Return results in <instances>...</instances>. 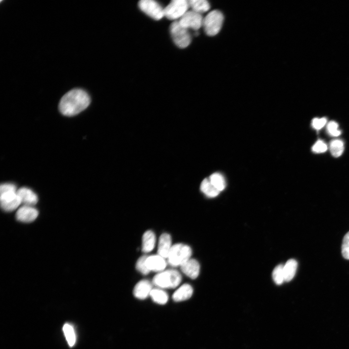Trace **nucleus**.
Instances as JSON below:
<instances>
[{
    "instance_id": "nucleus-1",
    "label": "nucleus",
    "mask_w": 349,
    "mask_h": 349,
    "mask_svg": "<svg viewBox=\"0 0 349 349\" xmlns=\"http://www.w3.org/2000/svg\"><path fill=\"white\" fill-rule=\"evenodd\" d=\"M89 95L80 89H72L61 99L59 104L60 111L64 115H75L86 109L90 103Z\"/></svg>"
},
{
    "instance_id": "nucleus-2",
    "label": "nucleus",
    "mask_w": 349,
    "mask_h": 349,
    "mask_svg": "<svg viewBox=\"0 0 349 349\" xmlns=\"http://www.w3.org/2000/svg\"><path fill=\"white\" fill-rule=\"evenodd\" d=\"M15 185L3 183L0 185V205L2 209L7 212L15 210L21 204Z\"/></svg>"
},
{
    "instance_id": "nucleus-3",
    "label": "nucleus",
    "mask_w": 349,
    "mask_h": 349,
    "mask_svg": "<svg viewBox=\"0 0 349 349\" xmlns=\"http://www.w3.org/2000/svg\"><path fill=\"white\" fill-rule=\"evenodd\" d=\"M180 273L174 270H168L159 272L153 279V283L162 288H171L177 286L181 281Z\"/></svg>"
},
{
    "instance_id": "nucleus-4",
    "label": "nucleus",
    "mask_w": 349,
    "mask_h": 349,
    "mask_svg": "<svg viewBox=\"0 0 349 349\" xmlns=\"http://www.w3.org/2000/svg\"><path fill=\"white\" fill-rule=\"evenodd\" d=\"M224 20L223 15L218 10L209 12L204 17L202 27L208 36H214L221 31Z\"/></svg>"
},
{
    "instance_id": "nucleus-5",
    "label": "nucleus",
    "mask_w": 349,
    "mask_h": 349,
    "mask_svg": "<svg viewBox=\"0 0 349 349\" xmlns=\"http://www.w3.org/2000/svg\"><path fill=\"white\" fill-rule=\"evenodd\" d=\"M192 251L190 246L182 243L172 246L167 258L169 264L174 267L181 266L190 259Z\"/></svg>"
},
{
    "instance_id": "nucleus-6",
    "label": "nucleus",
    "mask_w": 349,
    "mask_h": 349,
    "mask_svg": "<svg viewBox=\"0 0 349 349\" xmlns=\"http://www.w3.org/2000/svg\"><path fill=\"white\" fill-rule=\"evenodd\" d=\"M170 31L172 39L177 47L186 48L191 43V37L189 30L181 25L178 21L172 23Z\"/></svg>"
},
{
    "instance_id": "nucleus-7",
    "label": "nucleus",
    "mask_w": 349,
    "mask_h": 349,
    "mask_svg": "<svg viewBox=\"0 0 349 349\" xmlns=\"http://www.w3.org/2000/svg\"><path fill=\"white\" fill-rule=\"evenodd\" d=\"M189 7L188 0H173L164 8V16L170 20L180 19Z\"/></svg>"
},
{
    "instance_id": "nucleus-8",
    "label": "nucleus",
    "mask_w": 349,
    "mask_h": 349,
    "mask_svg": "<svg viewBox=\"0 0 349 349\" xmlns=\"http://www.w3.org/2000/svg\"><path fill=\"white\" fill-rule=\"evenodd\" d=\"M138 6L141 11L155 20H159L164 16V8L156 1L142 0L139 2Z\"/></svg>"
},
{
    "instance_id": "nucleus-9",
    "label": "nucleus",
    "mask_w": 349,
    "mask_h": 349,
    "mask_svg": "<svg viewBox=\"0 0 349 349\" xmlns=\"http://www.w3.org/2000/svg\"><path fill=\"white\" fill-rule=\"evenodd\" d=\"M203 19L201 14L191 10L188 11L178 21L183 27L196 31L202 27Z\"/></svg>"
},
{
    "instance_id": "nucleus-10",
    "label": "nucleus",
    "mask_w": 349,
    "mask_h": 349,
    "mask_svg": "<svg viewBox=\"0 0 349 349\" xmlns=\"http://www.w3.org/2000/svg\"><path fill=\"white\" fill-rule=\"evenodd\" d=\"M38 215V211L36 209L32 206L24 205L17 210L16 217L18 221L30 222L35 220Z\"/></svg>"
},
{
    "instance_id": "nucleus-11",
    "label": "nucleus",
    "mask_w": 349,
    "mask_h": 349,
    "mask_svg": "<svg viewBox=\"0 0 349 349\" xmlns=\"http://www.w3.org/2000/svg\"><path fill=\"white\" fill-rule=\"evenodd\" d=\"M165 258L159 254L147 256L146 264L149 271L161 272L166 266Z\"/></svg>"
},
{
    "instance_id": "nucleus-12",
    "label": "nucleus",
    "mask_w": 349,
    "mask_h": 349,
    "mask_svg": "<svg viewBox=\"0 0 349 349\" xmlns=\"http://www.w3.org/2000/svg\"><path fill=\"white\" fill-rule=\"evenodd\" d=\"M181 271L189 277L194 279L199 275L200 265L194 259H189L180 266Z\"/></svg>"
},
{
    "instance_id": "nucleus-13",
    "label": "nucleus",
    "mask_w": 349,
    "mask_h": 349,
    "mask_svg": "<svg viewBox=\"0 0 349 349\" xmlns=\"http://www.w3.org/2000/svg\"><path fill=\"white\" fill-rule=\"evenodd\" d=\"M152 289V284L149 281L142 280L134 286L133 295L139 299H144L150 296Z\"/></svg>"
},
{
    "instance_id": "nucleus-14",
    "label": "nucleus",
    "mask_w": 349,
    "mask_h": 349,
    "mask_svg": "<svg viewBox=\"0 0 349 349\" xmlns=\"http://www.w3.org/2000/svg\"><path fill=\"white\" fill-rule=\"evenodd\" d=\"M17 192L21 203L25 206H32L38 202L37 195L30 189L22 187L17 190Z\"/></svg>"
},
{
    "instance_id": "nucleus-15",
    "label": "nucleus",
    "mask_w": 349,
    "mask_h": 349,
    "mask_svg": "<svg viewBox=\"0 0 349 349\" xmlns=\"http://www.w3.org/2000/svg\"><path fill=\"white\" fill-rule=\"evenodd\" d=\"M172 246L170 235L167 233L162 234L159 239L158 254L167 258Z\"/></svg>"
},
{
    "instance_id": "nucleus-16",
    "label": "nucleus",
    "mask_w": 349,
    "mask_h": 349,
    "mask_svg": "<svg viewBox=\"0 0 349 349\" xmlns=\"http://www.w3.org/2000/svg\"><path fill=\"white\" fill-rule=\"evenodd\" d=\"M193 293L191 286L185 284L179 287L173 294L172 298L176 302L184 301L191 297Z\"/></svg>"
},
{
    "instance_id": "nucleus-17",
    "label": "nucleus",
    "mask_w": 349,
    "mask_h": 349,
    "mask_svg": "<svg viewBox=\"0 0 349 349\" xmlns=\"http://www.w3.org/2000/svg\"><path fill=\"white\" fill-rule=\"evenodd\" d=\"M156 243V237L151 230L144 232L142 237V250L144 253H148L152 251Z\"/></svg>"
},
{
    "instance_id": "nucleus-18",
    "label": "nucleus",
    "mask_w": 349,
    "mask_h": 349,
    "mask_svg": "<svg viewBox=\"0 0 349 349\" xmlns=\"http://www.w3.org/2000/svg\"><path fill=\"white\" fill-rule=\"evenodd\" d=\"M298 267L297 261L290 259L286 261L283 267L285 281L289 282L294 277Z\"/></svg>"
},
{
    "instance_id": "nucleus-19",
    "label": "nucleus",
    "mask_w": 349,
    "mask_h": 349,
    "mask_svg": "<svg viewBox=\"0 0 349 349\" xmlns=\"http://www.w3.org/2000/svg\"><path fill=\"white\" fill-rule=\"evenodd\" d=\"M188 1L191 10L201 15L207 12L210 8L209 3L206 0H190Z\"/></svg>"
},
{
    "instance_id": "nucleus-20",
    "label": "nucleus",
    "mask_w": 349,
    "mask_h": 349,
    "mask_svg": "<svg viewBox=\"0 0 349 349\" xmlns=\"http://www.w3.org/2000/svg\"><path fill=\"white\" fill-rule=\"evenodd\" d=\"M200 190L208 197H216L220 193V191L212 185L208 178H205L202 181Z\"/></svg>"
},
{
    "instance_id": "nucleus-21",
    "label": "nucleus",
    "mask_w": 349,
    "mask_h": 349,
    "mask_svg": "<svg viewBox=\"0 0 349 349\" xmlns=\"http://www.w3.org/2000/svg\"><path fill=\"white\" fill-rule=\"evenodd\" d=\"M150 296L155 302L159 304H164L168 300L167 293L159 288L152 289Z\"/></svg>"
},
{
    "instance_id": "nucleus-22",
    "label": "nucleus",
    "mask_w": 349,
    "mask_h": 349,
    "mask_svg": "<svg viewBox=\"0 0 349 349\" xmlns=\"http://www.w3.org/2000/svg\"><path fill=\"white\" fill-rule=\"evenodd\" d=\"M344 150V143L340 140H333L330 143V150L332 155L335 158L340 156Z\"/></svg>"
},
{
    "instance_id": "nucleus-23",
    "label": "nucleus",
    "mask_w": 349,
    "mask_h": 349,
    "mask_svg": "<svg viewBox=\"0 0 349 349\" xmlns=\"http://www.w3.org/2000/svg\"><path fill=\"white\" fill-rule=\"evenodd\" d=\"M208 179L212 185L220 191L225 188V180L221 174L218 173H214L209 177Z\"/></svg>"
},
{
    "instance_id": "nucleus-24",
    "label": "nucleus",
    "mask_w": 349,
    "mask_h": 349,
    "mask_svg": "<svg viewBox=\"0 0 349 349\" xmlns=\"http://www.w3.org/2000/svg\"><path fill=\"white\" fill-rule=\"evenodd\" d=\"M283 267L284 265L282 264L278 265L275 267L272 271L273 280L274 283L278 285L282 284L285 281Z\"/></svg>"
},
{
    "instance_id": "nucleus-25",
    "label": "nucleus",
    "mask_w": 349,
    "mask_h": 349,
    "mask_svg": "<svg viewBox=\"0 0 349 349\" xmlns=\"http://www.w3.org/2000/svg\"><path fill=\"white\" fill-rule=\"evenodd\" d=\"M63 331L69 345L73 346L75 343L76 337L72 326L70 324H65L63 327Z\"/></svg>"
},
{
    "instance_id": "nucleus-26",
    "label": "nucleus",
    "mask_w": 349,
    "mask_h": 349,
    "mask_svg": "<svg viewBox=\"0 0 349 349\" xmlns=\"http://www.w3.org/2000/svg\"><path fill=\"white\" fill-rule=\"evenodd\" d=\"M147 257V255H143L141 256L137 260L136 264V269L144 275H146L150 272L146 264V259Z\"/></svg>"
},
{
    "instance_id": "nucleus-27",
    "label": "nucleus",
    "mask_w": 349,
    "mask_h": 349,
    "mask_svg": "<svg viewBox=\"0 0 349 349\" xmlns=\"http://www.w3.org/2000/svg\"><path fill=\"white\" fill-rule=\"evenodd\" d=\"M341 248L343 257L349 260V231L343 238Z\"/></svg>"
},
{
    "instance_id": "nucleus-28",
    "label": "nucleus",
    "mask_w": 349,
    "mask_h": 349,
    "mask_svg": "<svg viewBox=\"0 0 349 349\" xmlns=\"http://www.w3.org/2000/svg\"><path fill=\"white\" fill-rule=\"evenodd\" d=\"M338 128V124L333 121L329 122L327 126V132L332 136H338L341 134V132Z\"/></svg>"
},
{
    "instance_id": "nucleus-29",
    "label": "nucleus",
    "mask_w": 349,
    "mask_h": 349,
    "mask_svg": "<svg viewBox=\"0 0 349 349\" xmlns=\"http://www.w3.org/2000/svg\"><path fill=\"white\" fill-rule=\"evenodd\" d=\"M327 150V144L323 141L320 140L317 141L312 147V150L316 153H323Z\"/></svg>"
},
{
    "instance_id": "nucleus-30",
    "label": "nucleus",
    "mask_w": 349,
    "mask_h": 349,
    "mask_svg": "<svg viewBox=\"0 0 349 349\" xmlns=\"http://www.w3.org/2000/svg\"><path fill=\"white\" fill-rule=\"evenodd\" d=\"M327 119L325 117L321 118H315L312 121V126L314 128L319 130L325 125Z\"/></svg>"
}]
</instances>
